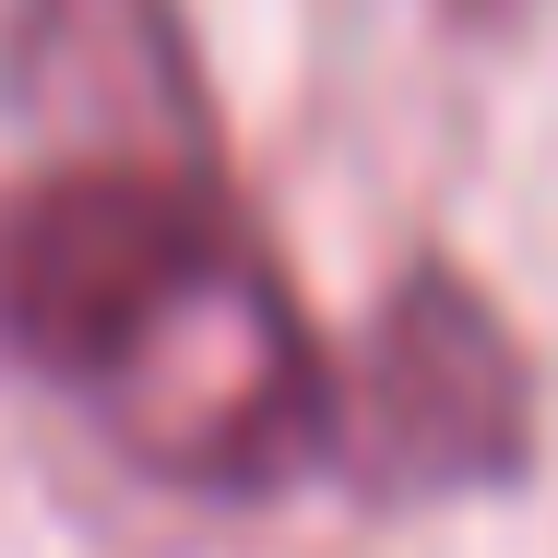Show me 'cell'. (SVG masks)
Wrapping results in <instances>:
<instances>
[{"mask_svg":"<svg viewBox=\"0 0 558 558\" xmlns=\"http://www.w3.org/2000/svg\"><path fill=\"white\" fill-rule=\"evenodd\" d=\"M0 333L108 440L203 499H262L333 440V368L226 167L72 155L0 226Z\"/></svg>","mask_w":558,"mask_h":558,"instance_id":"1","label":"cell"},{"mask_svg":"<svg viewBox=\"0 0 558 558\" xmlns=\"http://www.w3.org/2000/svg\"><path fill=\"white\" fill-rule=\"evenodd\" d=\"M523 451H535V380L511 322L451 262H416L368 333V475L440 499V487L523 475Z\"/></svg>","mask_w":558,"mask_h":558,"instance_id":"2","label":"cell"},{"mask_svg":"<svg viewBox=\"0 0 558 558\" xmlns=\"http://www.w3.org/2000/svg\"><path fill=\"white\" fill-rule=\"evenodd\" d=\"M0 96L36 143L72 155H143V167H215L203 60L167 0H12Z\"/></svg>","mask_w":558,"mask_h":558,"instance_id":"3","label":"cell"}]
</instances>
